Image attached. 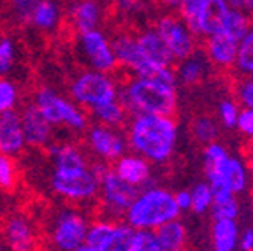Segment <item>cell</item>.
I'll return each instance as SVG.
<instances>
[{
    "instance_id": "cell-45",
    "label": "cell",
    "mask_w": 253,
    "mask_h": 251,
    "mask_svg": "<svg viewBox=\"0 0 253 251\" xmlns=\"http://www.w3.org/2000/svg\"><path fill=\"white\" fill-rule=\"evenodd\" d=\"M248 165H250V170H252V174H253V151L248 155Z\"/></svg>"
},
{
    "instance_id": "cell-40",
    "label": "cell",
    "mask_w": 253,
    "mask_h": 251,
    "mask_svg": "<svg viewBox=\"0 0 253 251\" xmlns=\"http://www.w3.org/2000/svg\"><path fill=\"white\" fill-rule=\"evenodd\" d=\"M236 128L246 135V137L253 139V109H243L237 114Z\"/></svg>"
},
{
    "instance_id": "cell-20",
    "label": "cell",
    "mask_w": 253,
    "mask_h": 251,
    "mask_svg": "<svg viewBox=\"0 0 253 251\" xmlns=\"http://www.w3.org/2000/svg\"><path fill=\"white\" fill-rule=\"evenodd\" d=\"M100 7L95 0H79L72 7V23L79 34L90 32L99 23Z\"/></svg>"
},
{
    "instance_id": "cell-31",
    "label": "cell",
    "mask_w": 253,
    "mask_h": 251,
    "mask_svg": "<svg viewBox=\"0 0 253 251\" xmlns=\"http://www.w3.org/2000/svg\"><path fill=\"white\" fill-rule=\"evenodd\" d=\"M210 209L211 214H213V220H236L237 214H239V204L234 199V195L213 199V204H211Z\"/></svg>"
},
{
    "instance_id": "cell-2",
    "label": "cell",
    "mask_w": 253,
    "mask_h": 251,
    "mask_svg": "<svg viewBox=\"0 0 253 251\" xmlns=\"http://www.w3.org/2000/svg\"><path fill=\"white\" fill-rule=\"evenodd\" d=\"M120 104L137 114H157L170 118L178 107V97L174 86L137 78L126 84Z\"/></svg>"
},
{
    "instance_id": "cell-48",
    "label": "cell",
    "mask_w": 253,
    "mask_h": 251,
    "mask_svg": "<svg viewBox=\"0 0 253 251\" xmlns=\"http://www.w3.org/2000/svg\"><path fill=\"white\" fill-rule=\"evenodd\" d=\"M252 251H253V250H252Z\"/></svg>"
},
{
    "instance_id": "cell-4",
    "label": "cell",
    "mask_w": 253,
    "mask_h": 251,
    "mask_svg": "<svg viewBox=\"0 0 253 251\" xmlns=\"http://www.w3.org/2000/svg\"><path fill=\"white\" fill-rule=\"evenodd\" d=\"M36 106L41 109L44 118L49 122V125H60L65 123L71 128L83 130L86 126V118H84L81 111L76 109L72 104H69L65 98L56 95L49 88H42L37 93V102Z\"/></svg>"
},
{
    "instance_id": "cell-6",
    "label": "cell",
    "mask_w": 253,
    "mask_h": 251,
    "mask_svg": "<svg viewBox=\"0 0 253 251\" xmlns=\"http://www.w3.org/2000/svg\"><path fill=\"white\" fill-rule=\"evenodd\" d=\"M158 36L162 37L164 42L169 47L170 55L174 60H185L195 51V39L194 34L186 28L183 20L174 16H164L157 23Z\"/></svg>"
},
{
    "instance_id": "cell-14",
    "label": "cell",
    "mask_w": 253,
    "mask_h": 251,
    "mask_svg": "<svg viewBox=\"0 0 253 251\" xmlns=\"http://www.w3.org/2000/svg\"><path fill=\"white\" fill-rule=\"evenodd\" d=\"M25 146L20 114L14 109L0 114V149L5 155L20 153Z\"/></svg>"
},
{
    "instance_id": "cell-30",
    "label": "cell",
    "mask_w": 253,
    "mask_h": 251,
    "mask_svg": "<svg viewBox=\"0 0 253 251\" xmlns=\"http://www.w3.org/2000/svg\"><path fill=\"white\" fill-rule=\"evenodd\" d=\"M234 65L243 74H252L253 72V30L246 32V36L237 44V55Z\"/></svg>"
},
{
    "instance_id": "cell-19",
    "label": "cell",
    "mask_w": 253,
    "mask_h": 251,
    "mask_svg": "<svg viewBox=\"0 0 253 251\" xmlns=\"http://www.w3.org/2000/svg\"><path fill=\"white\" fill-rule=\"evenodd\" d=\"M118 177L126 181L132 186H141L150 179V165L144 158L139 157H120L115 165Z\"/></svg>"
},
{
    "instance_id": "cell-18",
    "label": "cell",
    "mask_w": 253,
    "mask_h": 251,
    "mask_svg": "<svg viewBox=\"0 0 253 251\" xmlns=\"http://www.w3.org/2000/svg\"><path fill=\"white\" fill-rule=\"evenodd\" d=\"M137 44L141 47L142 55L146 56V60L155 65L170 67L174 63V58L170 55L169 47L164 42V39L158 36L157 30H148L142 32L141 36H137Z\"/></svg>"
},
{
    "instance_id": "cell-34",
    "label": "cell",
    "mask_w": 253,
    "mask_h": 251,
    "mask_svg": "<svg viewBox=\"0 0 253 251\" xmlns=\"http://www.w3.org/2000/svg\"><path fill=\"white\" fill-rule=\"evenodd\" d=\"M41 4V0H9L12 14L23 23H30L36 7Z\"/></svg>"
},
{
    "instance_id": "cell-43",
    "label": "cell",
    "mask_w": 253,
    "mask_h": 251,
    "mask_svg": "<svg viewBox=\"0 0 253 251\" xmlns=\"http://www.w3.org/2000/svg\"><path fill=\"white\" fill-rule=\"evenodd\" d=\"M174 200H176V206H178L179 211H186L190 209V204H192V197H190V192L186 190H181L174 195Z\"/></svg>"
},
{
    "instance_id": "cell-7",
    "label": "cell",
    "mask_w": 253,
    "mask_h": 251,
    "mask_svg": "<svg viewBox=\"0 0 253 251\" xmlns=\"http://www.w3.org/2000/svg\"><path fill=\"white\" fill-rule=\"evenodd\" d=\"M88 225L83 216L76 211H63L56 218L53 228V243L60 251H74L84 244Z\"/></svg>"
},
{
    "instance_id": "cell-12",
    "label": "cell",
    "mask_w": 253,
    "mask_h": 251,
    "mask_svg": "<svg viewBox=\"0 0 253 251\" xmlns=\"http://www.w3.org/2000/svg\"><path fill=\"white\" fill-rule=\"evenodd\" d=\"M20 120H21V130H23L25 144L44 146L49 142L51 125L42 116V113H41V109L36 104H30V106L25 107Z\"/></svg>"
},
{
    "instance_id": "cell-24",
    "label": "cell",
    "mask_w": 253,
    "mask_h": 251,
    "mask_svg": "<svg viewBox=\"0 0 253 251\" xmlns=\"http://www.w3.org/2000/svg\"><path fill=\"white\" fill-rule=\"evenodd\" d=\"M55 165L58 172L74 174L86 169V160H84V157L81 155V151L78 148H74L71 144H65L56 149Z\"/></svg>"
},
{
    "instance_id": "cell-13",
    "label": "cell",
    "mask_w": 253,
    "mask_h": 251,
    "mask_svg": "<svg viewBox=\"0 0 253 251\" xmlns=\"http://www.w3.org/2000/svg\"><path fill=\"white\" fill-rule=\"evenodd\" d=\"M4 241L12 251H36V234L23 216H11L2 225Z\"/></svg>"
},
{
    "instance_id": "cell-37",
    "label": "cell",
    "mask_w": 253,
    "mask_h": 251,
    "mask_svg": "<svg viewBox=\"0 0 253 251\" xmlns=\"http://www.w3.org/2000/svg\"><path fill=\"white\" fill-rule=\"evenodd\" d=\"M135 251H166L162 244L158 243L155 232L151 230H137V241H135Z\"/></svg>"
},
{
    "instance_id": "cell-38",
    "label": "cell",
    "mask_w": 253,
    "mask_h": 251,
    "mask_svg": "<svg viewBox=\"0 0 253 251\" xmlns=\"http://www.w3.org/2000/svg\"><path fill=\"white\" fill-rule=\"evenodd\" d=\"M218 113H220V120L225 128H236L239 109H237V106L232 100H223L220 104V107H218Z\"/></svg>"
},
{
    "instance_id": "cell-41",
    "label": "cell",
    "mask_w": 253,
    "mask_h": 251,
    "mask_svg": "<svg viewBox=\"0 0 253 251\" xmlns=\"http://www.w3.org/2000/svg\"><path fill=\"white\" fill-rule=\"evenodd\" d=\"M237 98L245 106V109H253V81H241L237 88Z\"/></svg>"
},
{
    "instance_id": "cell-15",
    "label": "cell",
    "mask_w": 253,
    "mask_h": 251,
    "mask_svg": "<svg viewBox=\"0 0 253 251\" xmlns=\"http://www.w3.org/2000/svg\"><path fill=\"white\" fill-rule=\"evenodd\" d=\"M90 146L104 160H118L125 151V141L116 132L102 125L90 130Z\"/></svg>"
},
{
    "instance_id": "cell-28",
    "label": "cell",
    "mask_w": 253,
    "mask_h": 251,
    "mask_svg": "<svg viewBox=\"0 0 253 251\" xmlns=\"http://www.w3.org/2000/svg\"><path fill=\"white\" fill-rule=\"evenodd\" d=\"M58 5L53 0H41V4L34 11L30 23H34V27L41 28V30H49V28H53L58 23Z\"/></svg>"
},
{
    "instance_id": "cell-3",
    "label": "cell",
    "mask_w": 253,
    "mask_h": 251,
    "mask_svg": "<svg viewBox=\"0 0 253 251\" xmlns=\"http://www.w3.org/2000/svg\"><path fill=\"white\" fill-rule=\"evenodd\" d=\"M178 216L179 209L174 195L160 188L141 192L134 204L126 209V221L135 230H153L166 221L176 220Z\"/></svg>"
},
{
    "instance_id": "cell-9",
    "label": "cell",
    "mask_w": 253,
    "mask_h": 251,
    "mask_svg": "<svg viewBox=\"0 0 253 251\" xmlns=\"http://www.w3.org/2000/svg\"><path fill=\"white\" fill-rule=\"evenodd\" d=\"M81 42H83L84 55L88 56L90 63L97 71L102 72V74L115 71L116 65H118V60L113 53L111 42L106 39L104 34L97 30L84 32V34H81Z\"/></svg>"
},
{
    "instance_id": "cell-26",
    "label": "cell",
    "mask_w": 253,
    "mask_h": 251,
    "mask_svg": "<svg viewBox=\"0 0 253 251\" xmlns=\"http://www.w3.org/2000/svg\"><path fill=\"white\" fill-rule=\"evenodd\" d=\"M250 30V18L245 14V12L237 11V9L230 7L229 12H227L225 20H223V25H221V30L225 36L232 37L234 41H239L246 36V32Z\"/></svg>"
},
{
    "instance_id": "cell-39",
    "label": "cell",
    "mask_w": 253,
    "mask_h": 251,
    "mask_svg": "<svg viewBox=\"0 0 253 251\" xmlns=\"http://www.w3.org/2000/svg\"><path fill=\"white\" fill-rule=\"evenodd\" d=\"M14 62V46L9 39L0 41V76L7 74Z\"/></svg>"
},
{
    "instance_id": "cell-11",
    "label": "cell",
    "mask_w": 253,
    "mask_h": 251,
    "mask_svg": "<svg viewBox=\"0 0 253 251\" xmlns=\"http://www.w3.org/2000/svg\"><path fill=\"white\" fill-rule=\"evenodd\" d=\"M111 47H113V53H115L118 63H123L125 67L132 69L139 78H142L148 72V69L151 65H155V63L148 62L146 56L142 55L141 47L137 44V37L122 34V36H118L111 42Z\"/></svg>"
},
{
    "instance_id": "cell-17",
    "label": "cell",
    "mask_w": 253,
    "mask_h": 251,
    "mask_svg": "<svg viewBox=\"0 0 253 251\" xmlns=\"http://www.w3.org/2000/svg\"><path fill=\"white\" fill-rule=\"evenodd\" d=\"M237 41H234L232 37L225 36L223 32H218L213 36L208 37L206 42V56L218 67L229 69L236 63V55H237Z\"/></svg>"
},
{
    "instance_id": "cell-46",
    "label": "cell",
    "mask_w": 253,
    "mask_h": 251,
    "mask_svg": "<svg viewBox=\"0 0 253 251\" xmlns=\"http://www.w3.org/2000/svg\"><path fill=\"white\" fill-rule=\"evenodd\" d=\"M169 251H183V248H179V250H169Z\"/></svg>"
},
{
    "instance_id": "cell-5",
    "label": "cell",
    "mask_w": 253,
    "mask_h": 251,
    "mask_svg": "<svg viewBox=\"0 0 253 251\" xmlns=\"http://www.w3.org/2000/svg\"><path fill=\"white\" fill-rule=\"evenodd\" d=\"M72 97L83 106H97V104L111 102L116 98L115 81L102 72H86L81 74L71 86Z\"/></svg>"
},
{
    "instance_id": "cell-22",
    "label": "cell",
    "mask_w": 253,
    "mask_h": 251,
    "mask_svg": "<svg viewBox=\"0 0 253 251\" xmlns=\"http://www.w3.org/2000/svg\"><path fill=\"white\" fill-rule=\"evenodd\" d=\"M206 55L202 53H192L190 56H186L185 60H181L178 67V78L185 86H194L204 79L206 76Z\"/></svg>"
},
{
    "instance_id": "cell-44",
    "label": "cell",
    "mask_w": 253,
    "mask_h": 251,
    "mask_svg": "<svg viewBox=\"0 0 253 251\" xmlns=\"http://www.w3.org/2000/svg\"><path fill=\"white\" fill-rule=\"evenodd\" d=\"M74 251H95V250H91L90 246H86V244H81L79 248H76Z\"/></svg>"
},
{
    "instance_id": "cell-16",
    "label": "cell",
    "mask_w": 253,
    "mask_h": 251,
    "mask_svg": "<svg viewBox=\"0 0 253 251\" xmlns=\"http://www.w3.org/2000/svg\"><path fill=\"white\" fill-rule=\"evenodd\" d=\"M230 5L227 0H204L197 16V36L210 37L221 30Z\"/></svg>"
},
{
    "instance_id": "cell-32",
    "label": "cell",
    "mask_w": 253,
    "mask_h": 251,
    "mask_svg": "<svg viewBox=\"0 0 253 251\" xmlns=\"http://www.w3.org/2000/svg\"><path fill=\"white\" fill-rule=\"evenodd\" d=\"M192 130H194L197 141L204 142V144H211L218 137V125L210 116H199V118H195Z\"/></svg>"
},
{
    "instance_id": "cell-42",
    "label": "cell",
    "mask_w": 253,
    "mask_h": 251,
    "mask_svg": "<svg viewBox=\"0 0 253 251\" xmlns=\"http://www.w3.org/2000/svg\"><path fill=\"white\" fill-rule=\"evenodd\" d=\"M237 246L241 251H252L253 250V228H246L243 236L237 241Z\"/></svg>"
},
{
    "instance_id": "cell-47",
    "label": "cell",
    "mask_w": 253,
    "mask_h": 251,
    "mask_svg": "<svg viewBox=\"0 0 253 251\" xmlns=\"http://www.w3.org/2000/svg\"><path fill=\"white\" fill-rule=\"evenodd\" d=\"M250 76H252V81H253V72H252V74H250Z\"/></svg>"
},
{
    "instance_id": "cell-25",
    "label": "cell",
    "mask_w": 253,
    "mask_h": 251,
    "mask_svg": "<svg viewBox=\"0 0 253 251\" xmlns=\"http://www.w3.org/2000/svg\"><path fill=\"white\" fill-rule=\"evenodd\" d=\"M118 223H111V221H95L86 230L84 244L90 246L95 251H104L109 243L111 236L115 234V228Z\"/></svg>"
},
{
    "instance_id": "cell-23",
    "label": "cell",
    "mask_w": 253,
    "mask_h": 251,
    "mask_svg": "<svg viewBox=\"0 0 253 251\" xmlns=\"http://www.w3.org/2000/svg\"><path fill=\"white\" fill-rule=\"evenodd\" d=\"M155 236H157L158 243L162 244L166 251L179 250L186 241V230L181 221H178V218H176V220L166 221V223L155 228Z\"/></svg>"
},
{
    "instance_id": "cell-33",
    "label": "cell",
    "mask_w": 253,
    "mask_h": 251,
    "mask_svg": "<svg viewBox=\"0 0 253 251\" xmlns=\"http://www.w3.org/2000/svg\"><path fill=\"white\" fill-rule=\"evenodd\" d=\"M190 197H192L190 209H192L195 214L206 212L211 208V204H213V192H211L208 183H199V185L190 192Z\"/></svg>"
},
{
    "instance_id": "cell-35",
    "label": "cell",
    "mask_w": 253,
    "mask_h": 251,
    "mask_svg": "<svg viewBox=\"0 0 253 251\" xmlns=\"http://www.w3.org/2000/svg\"><path fill=\"white\" fill-rule=\"evenodd\" d=\"M16 185V170L14 164L9 155H0V188L12 190Z\"/></svg>"
},
{
    "instance_id": "cell-27",
    "label": "cell",
    "mask_w": 253,
    "mask_h": 251,
    "mask_svg": "<svg viewBox=\"0 0 253 251\" xmlns=\"http://www.w3.org/2000/svg\"><path fill=\"white\" fill-rule=\"evenodd\" d=\"M135 241H137V230L130 225L118 223L104 251H135Z\"/></svg>"
},
{
    "instance_id": "cell-21",
    "label": "cell",
    "mask_w": 253,
    "mask_h": 251,
    "mask_svg": "<svg viewBox=\"0 0 253 251\" xmlns=\"http://www.w3.org/2000/svg\"><path fill=\"white\" fill-rule=\"evenodd\" d=\"M239 241L236 220H214L213 225V250L234 251Z\"/></svg>"
},
{
    "instance_id": "cell-29",
    "label": "cell",
    "mask_w": 253,
    "mask_h": 251,
    "mask_svg": "<svg viewBox=\"0 0 253 251\" xmlns=\"http://www.w3.org/2000/svg\"><path fill=\"white\" fill-rule=\"evenodd\" d=\"M91 113H93L95 118H99L104 125H122L123 120H125V107L122 106L116 100H111V102L97 104V106L91 107Z\"/></svg>"
},
{
    "instance_id": "cell-1",
    "label": "cell",
    "mask_w": 253,
    "mask_h": 251,
    "mask_svg": "<svg viewBox=\"0 0 253 251\" xmlns=\"http://www.w3.org/2000/svg\"><path fill=\"white\" fill-rule=\"evenodd\" d=\"M130 144L151 162H166L172 155L178 126L172 118L157 114H137L130 126Z\"/></svg>"
},
{
    "instance_id": "cell-8",
    "label": "cell",
    "mask_w": 253,
    "mask_h": 251,
    "mask_svg": "<svg viewBox=\"0 0 253 251\" xmlns=\"http://www.w3.org/2000/svg\"><path fill=\"white\" fill-rule=\"evenodd\" d=\"M51 185L58 195L71 200L90 199L99 190V179L93 176L91 170H81L74 174H63L55 170Z\"/></svg>"
},
{
    "instance_id": "cell-36",
    "label": "cell",
    "mask_w": 253,
    "mask_h": 251,
    "mask_svg": "<svg viewBox=\"0 0 253 251\" xmlns=\"http://www.w3.org/2000/svg\"><path fill=\"white\" fill-rule=\"evenodd\" d=\"M18 98L16 86L7 79H0V114L5 111H11Z\"/></svg>"
},
{
    "instance_id": "cell-10",
    "label": "cell",
    "mask_w": 253,
    "mask_h": 251,
    "mask_svg": "<svg viewBox=\"0 0 253 251\" xmlns=\"http://www.w3.org/2000/svg\"><path fill=\"white\" fill-rule=\"evenodd\" d=\"M99 185H102L104 197L106 202L116 211H126L134 204V200L139 195L137 186L128 185L126 181H123L122 177L116 176L115 170L107 169L106 172L100 176Z\"/></svg>"
}]
</instances>
